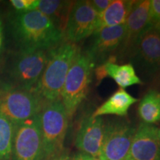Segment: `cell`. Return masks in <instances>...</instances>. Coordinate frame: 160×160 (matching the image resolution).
<instances>
[{
  "label": "cell",
  "instance_id": "obj_1",
  "mask_svg": "<svg viewBox=\"0 0 160 160\" xmlns=\"http://www.w3.org/2000/svg\"><path fill=\"white\" fill-rule=\"evenodd\" d=\"M9 27L19 51H50L65 39L64 31L57 23L37 10L12 13Z\"/></svg>",
  "mask_w": 160,
  "mask_h": 160
},
{
  "label": "cell",
  "instance_id": "obj_2",
  "mask_svg": "<svg viewBox=\"0 0 160 160\" xmlns=\"http://www.w3.org/2000/svg\"><path fill=\"white\" fill-rule=\"evenodd\" d=\"M49 58V51H12L0 59V82L35 91Z\"/></svg>",
  "mask_w": 160,
  "mask_h": 160
},
{
  "label": "cell",
  "instance_id": "obj_3",
  "mask_svg": "<svg viewBox=\"0 0 160 160\" xmlns=\"http://www.w3.org/2000/svg\"><path fill=\"white\" fill-rule=\"evenodd\" d=\"M79 53V46L68 41L49 51L48 61L35 90L46 103L60 99L66 77Z\"/></svg>",
  "mask_w": 160,
  "mask_h": 160
},
{
  "label": "cell",
  "instance_id": "obj_4",
  "mask_svg": "<svg viewBox=\"0 0 160 160\" xmlns=\"http://www.w3.org/2000/svg\"><path fill=\"white\" fill-rule=\"evenodd\" d=\"M39 117L45 160H54L63 149L69 118L61 99L48 103Z\"/></svg>",
  "mask_w": 160,
  "mask_h": 160
},
{
  "label": "cell",
  "instance_id": "obj_5",
  "mask_svg": "<svg viewBox=\"0 0 160 160\" xmlns=\"http://www.w3.org/2000/svg\"><path fill=\"white\" fill-rule=\"evenodd\" d=\"M47 104L35 91L0 82V113L16 125L39 114Z\"/></svg>",
  "mask_w": 160,
  "mask_h": 160
},
{
  "label": "cell",
  "instance_id": "obj_6",
  "mask_svg": "<svg viewBox=\"0 0 160 160\" xmlns=\"http://www.w3.org/2000/svg\"><path fill=\"white\" fill-rule=\"evenodd\" d=\"M93 66L88 55L85 52H80L68 73L60 99L68 118L74 114L87 95Z\"/></svg>",
  "mask_w": 160,
  "mask_h": 160
},
{
  "label": "cell",
  "instance_id": "obj_7",
  "mask_svg": "<svg viewBox=\"0 0 160 160\" xmlns=\"http://www.w3.org/2000/svg\"><path fill=\"white\" fill-rule=\"evenodd\" d=\"M132 65L151 78L160 73V30L151 25L136 40L130 51Z\"/></svg>",
  "mask_w": 160,
  "mask_h": 160
},
{
  "label": "cell",
  "instance_id": "obj_8",
  "mask_svg": "<svg viewBox=\"0 0 160 160\" xmlns=\"http://www.w3.org/2000/svg\"><path fill=\"white\" fill-rule=\"evenodd\" d=\"M12 160H45L39 114L16 125Z\"/></svg>",
  "mask_w": 160,
  "mask_h": 160
},
{
  "label": "cell",
  "instance_id": "obj_9",
  "mask_svg": "<svg viewBox=\"0 0 160 160\" xmlns=\"http://www.w3.org/2000/svg\"><path fill=\"white\" fill-rule=\"evenodd\" d=\"M136 130L122 121L105 125V133L99 158L100 160H125L128 154Z\"/></svg>",
  "mask_w": 160,
  "mask_h": 160
},
{
  "label": "cell",
  "instance_id": "obj_10",
  "mask_svg": "<svg viewBox=\"0 0 160 160\" xmlns=\"http://www.w3.org/2000/svg\"><path fill=\"white\" fill-rule=\"evenodd\" d=\"M99 15L89 1L73 2L66 22L64 34L67 41L77 44L97 31Z\"/></svg>",
  "mask_w": 160,
  "mask_h": 160
},
{
  "label": "cell",
  "instance_id": "obj_11",
  "mask_svg": "<svg viewBox=\"0 0 160 160\" xmlns=\"http://www.w3.org/2000/svg\"><path fill=\"white\" fill-rule=\"evenodd\" d=\"M126 33L125 23L113 27L104 28L93 34L91 43L85 53L94 64H102L116 52L120 51L124 43Z\"/></svg>",
  "mask_w": 160,
  "mask_h": 160
},
{
  "label": "cell",
  "instance_id": "obj_12",
  "mask_svg": "<svg viewBox=\"0 0 160 160\" xmlns=\"http://www.w3.org/2000/svg\"><path fill=\"white\" fill-rule=\"evenodd\" d=\"M158 129L153 125L140 124L125 160H160Z\"/></svg>",
  "mask_w": 160,
  "mask_h": 160
},
{
  "label": "cell",
  "instance_id": "obj_13",
  "mask_svg": "<svg viewBox=\"0 0 160 160\" xmlns=\"http://www.w3.org/2000/svg\"><path fill=\"white\" fill-rule=\"evenodd\" d=\"M150 8V0L135 1L125 22V37L119 53V54L128 55L137 38L149 25H151Z\"/></svg>",
  "mask_w": 160,
  "mask_h": 160
},
{
  "label": "cell",
  "instance_id": "obj_14",
  "mask_svg": "<svg viewBox=\"0 0 160 160\" xmlns=\"http://www.w3.org/2000/svg\"><path fill=\"white\" fill-rule=\"evenodd\" d=\"M104 133L105 123L102 117H88L80 125L76 138V146L83 153L99 158Z\"/></svg>",
  "mask_w": 160,
  "mask_h": 160
},
{
  "label": "cell",
  "instance_id": "obj_15",
  "mask_svg": "<svg viewBox=\"0 0 160 160\" xmlns=\"http://www.w3.org/2000/svg\"><path fill=\"white\" fill-rule=\"evenodd\" d=\"M138 101L139 99L132 97L125 90L119 88L96 110L92 117H102L104 115L125 117L128 114L130 107Z\"/></svg>",
  "mask_w": 160,
  "mask_h": 160
},
{
  "label": "cell",
  "instance_id": "obj_16",
  "mask_svg": "<svg viewBox=\"0 0 160 160\" xmlns=\"http://www.w3.org/2000/svg\"><path fill=\"white\" fill-rule=\"evenodd\" d=\"M135 1L114 0L99 16L97 31L104 28L113 27L125 24Z\"/></svg>",
  "mask_w": 160,
  "mask_h": 160
},
{
  "label": "cell",
  "instance_id": "obj_17",
  "mask_svg": "<svg viewBox=\"0 0 160 160\" xmlns=\"http://www.w3.org/2000/svg\"><path fill=\"white\" fill-rule=\"evenodd\" d=\"M115 58L116 57H112L104 63L108 77H111L122 89L142 83L141 79L136 73L134 67L131 63L117 65L114 63Z\"/></svg>",
  "mask_w": 160,
  "mask_h": 160
},
{
  "label": "cell",
  "instance_id": "obj_18",
  "mask_svg": "<svg viewBox=\"0 0 160 160\" xmlns=\"http://www.w3.org/2000/svg\"><path fill=\"white\" fill-rule=\"evenodd\" d=\"M73 4L70 1L39 0L36 10L51 18L64 31Z\"/></svg>",
  "mask_w": 160,
  "mask_h": 160
},
{
  "label": "cell",
  "instance_id": "obj_19",
  "mask_svg": "<svg viewBox=\"0 0 160 160\" xmlns=\"http://www.w3.org/2000/svg\"><path fill=\"white\" fill-rule=\"evenodd\" d=\"M138 113L144 123L151 124L160 121V93L151 90L144 96L138 107Z\"/></svg>",
  "mask_w": 160,
  "mask_h": 160
},
{
  "label": "cell",
  "instance_id": "obj_20",
  "mask_svg": "<svg viewBox=\"0 0 160 160\" xmlns=\"http://www.w3.org/2000/svg\"><path fill=\"white\" fill-rule=\"evenodd\" d=\"M16 125L0 113V160H12Z\"/></svg>",
  "mask_w": 160,
  "mask_h": 160
},
{
  "label": "cell",
  "instance_id": "obj_21",
  "mask_svg": "<svg viewBox=\"0 0 160 160\" xmlns=\"http://www.w3.org/2000/svg\"><path fill=\"white\" fill-rule=\"evenodd\" d=\"M39 0H11L10 3L16 12H27L37 9Z\"/></svg>",
  "mask_w": 160,
  "mask_h": 160
},
{
  "label": "cell",
  "instance_id": "obj_22",
  "mask_svg": "<svg viewBox=\"0 0 160 160\" xmlns=\"http://www.w3.org/2000/svg\"><path fill=\"white\" fill-rule=\"evenodd\" d=\"M151 25H156L160 22V0H152L150 8Z\"/></svg>",
  "mask_w": 160,
  "mask_h": 160
},
{
  "label": "cell",
  "instance_id": "obj_23",
  "mask_svg": "<svg viewBox=\"0 0 160 160\" xmlns=\"http://www.w3.org/2000/svg\"><path fill=\"white\" fill-rule=\"evenodd\" d=\"M112 1L113 0H92V1H89V3L95 10V11L100 16L108 8Z\"/></svg>",
  "mask_w": 160,
  "mask_h": 160
},
{
  "label": "cell",
  "instance_id": "obj_24",
  "mask_svg": "<svg viewBox=\"0 0 160 160\" xmlns=\"http://www.w3.org/2000/svg\"><path fill=\"white\" fill-rule=\"evenodd\" d=\"M95 74L96 77H97V80L98 81V83H100L102 82V80H103L105 78L108 77L107 72H106L105 67V64H101V65H99L96 68Z\"/></svg>",
  "mask_w": 160,
  "mask_h": 160
},
{
  "label": "cell",
  "instance_id": "obj_25",
  "mask_svg": "<svg viewBox=\"0 0 160 160\" xmlns=\"http://www.w3.org/2000/svg\"><path fill=\"white\" fill-rule=\"evenodd\" d=\"M4 43V23L2 16L0 14V59H1L2 52L3 48Z\"/></svg>",
  "mask_w": 160,
  "mask_h": 160
},
{
  "label": "cell",
  "instance_id": "obj_26",
  "mask_svg": "<svg viewBox=\"0 0 160 160\" xmlns=\"http://www.w3.org/2000/svg\"><path fill=\"white\" fill-rule=\"evenodd\" d=\"M82 160H100L99 158L93 157L91 156L86 154V153H82Z\"/></svg>",
  "mask_w": 160,
  "mask_h": 160
},
{
  "label": "cell",
  "instance_id": "obj_27",
  "mask_svg": "<svg viewBox=\"0 0 160 160\" xmlns=\"http://www.w3.org/2000/svg\"><path fill=\"white\" fill-rule=\"evenodd\" d=\"M67 160H82V153H78L72 157H68Z\"/></svg>",
  "mask_w": 160,
  "mask_h": 160
},
{
  "label": "cell",
  "instance_id": "obj_28",
  "mask_svg": "<svg viewBox=\"0 0 160 160\" xmlns=\"http://www.w3.org/2000/svg\"><path fill=\"white\" fill-rule=\"evenodd\" d=\"M68 157V156L67 154H63V155L59 156V157L56 158L54 160H67Z\"/></svg>",
  "mask_w": 160,
  "mask_h": 160
},
{
  "label": "cell",
  "instance_id": "obj_29",
  "mask_svg": "<svg viewBox=\"0 0 160 160\" xmlns=\"http://www.w3.org/2000/svg\"><path fill=\"white\" fill-rule=\"evenodd\" d=\"M158 138H159V142H160V129H158Z\"/></svg>",
  "mask_w": 160,
  "mask_h": 160
}]
</instances>
